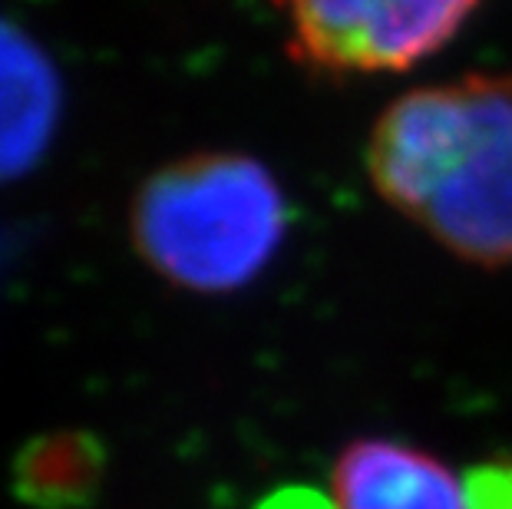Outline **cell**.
Listing matches in <instances>:
<instances>
[{"label":"cell","instance_id":"obj_3","mask_svg":"<svg viewBox=\"0 0 512 509\" xmlns=\"http://www.w3.org/2000/svg\"><path fill=\"white\" fill-rule=\"evenodd\" d=\"M288 53L324 77L403 73L440 53L479 0H275Z\"/></svg>","mask_w":512,"mask_h":509},{"label":"cell","instance_id":"obj_6","mask_svg":"<svg viewBox=\"0 0 512 509\" xmlns=\"http://www.w3.org/2000/svg\"><path fill=\"white\" fill-rule=\"evenodd\" d=\"M96 450L80 437H50L40 447H30L20 463V490L27 500L43 506H67L93 490Z\"/></svg>","mask_w":512,"mask_h":509},{"label":"cell","instance_id":"obj_7","mask_svg":"<svg viewBox=\"0 0 512 509\" xmlns=\"http://www.w3.org/2000/svg\"><path fill=\"white\" fill-rule=\"evenodd\" d=\"M473 509H512V463H489L466 476Z\"/></svg>","mask_w":512,"mask_h":509},{"label":"cell","instance_id":"obj_5","mask_svg":"<svg viewBox=\"0 0 512 509\" xmlns=\"http://www.w3.org/2000/svg\"><path fill=\"white\" fill-rule=\"evenodd\" d=\"M63 86L43 47L0 17V182H14L50 149L60 126Z\"/></svg>","mask_w":512,"mask_h":509},{"label":"cell","instance_id":"obj_4","mask_svg":"<svg viewBox=\"0 0 512 509\" xmlns=\"http://www.w3.org/2000/svg\"><path fill=\"white\" fill-rule=\"evenodd\" d=\"M331 509H473L470 483L397 440L347 443L331 470Z\"/></svg>","mask_w":512,"mask_h":509},{"label":"cell","instance_id":"obj_2","mask_svg":"<svg viewBox=\"0 0 512 509\" xmlns=\"http://www.w3.org/2000/svg\"><path fill=\"white\" fill-rule=\"evenodd\" d=\"M288 235L278 179L245 153L166 162L136 189L129 238L169 285L225 295L265 272Z\"/></svg>","mask_w":512,"mask_h":509},{"label":"cell","instance_id":"obj_1","mask_svg":"<svg viewBox=\"0 0 512 509\" xmlns=\"http://www.w3.org/2000/svg\"><path fill=\"white\" fill-rule=\"evenodd\" d=\"M364 166L390 209L470 265H512V73H466L397 96Z\"/></svg>","mask_w":512,"mask_h":509}]
</instances>
